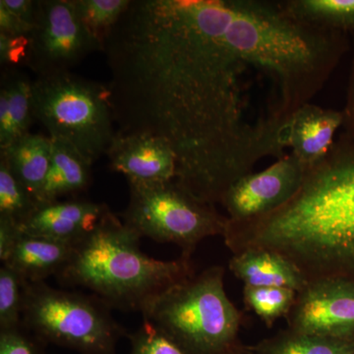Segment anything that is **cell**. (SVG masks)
I'll use <instances>...</instances> for the list:
<instances>
[{
  "instance_id": "1",
  "label": "cell",
  "mask_w": 354,
  "mask_h": 354,
  "mask_svg": "<svg viewBox=\"0 0 354 354\" xmlns=\"http://www.w3.org/2000/svg\"><path fill=\"white\" fill-rule=\"evenodd\" d=\"M102 53L118 132L167 140L181 187L216 206L253 172L243 120L247 31L239 0H131Z\"/></svg>"
},
{
  "instance_id": "2",
  "label": "cell",
  "mask_w": 354,
  "mask_h": 354,
  "mask_svg": "<svg viewBox=\"0 0 354 354\" xmlns=\"http://www.w3.org/2000/svg\"><path fill=\"white\" fill-rule=\"evenodd\" d=\"M223 237L232 255L259 249L283 256L306 283L354 281V146L339 137L290 200L257 218L227 220Z\"/></svg>"
},
{
  "instance_id": "3",
  "label": "cell",
  "mask_w": 354,
  "mask_h": 354,
  "mask_svg": "<svg viewBox=\"0 0 354 354\" xmlns=\"http://www.w3.org/2000/svg\"><path fill=\"white\" fill-rule=\"evenodd\" d=\"M141 237L111 209L94 230L74 245L57 278L64 286H81L111 307L142 313L147 305L191 274L190 258L162 261L140 248Z\"/></svg>"
},
{
  "instance_id": "4",
  "label": "cell",
  "mask_w": 354,
  "mask_h": 354,
  "mask_svg": "<svg viewBox=\"0 0 354 354\" xmlns=\"http://www.w3.org/2000/svg\"><path fill=\"white\" fill-rule=\"evenodd\" d=\"M141 314L189 354H234L242 346V316L227 297L221 266L167 288Z\"/></svg>"
},
{
  "instance_id": "5",
  "label": "cell",
  "mask_w": 354,
  "mask_h": 354,
  "mask_svg": "<svg viewBox=\"0 0 354 354\" xmlns=\"http://www.w3.org/2000/svg\"><path fill=\"white\" fill-rule=\"evenodd\" d=\"M32 116L50 138L71 144L92 165L116 134L108 87L72 71L36 76Z\"/></svg>"
},
{
  "instance_id": "6",
  "label": "cell",
  "mask_w": 354,
  "mask_h": 354,
  "mask_svg": "<svg viewBox=\"0 0 354 354\" xmlns=\"http://www.w3.org/2000/svg\"><path fill=\"white\" fill-rule=\"evenodd\" d=\"M97 297L25 283L23 327L41 341L80 354H116L125 330Z\"/></svg>"
},
{
  "instance_id": "7",
  "label": "cell",
  "mask_w": 354,
  "mask_h": 354,
  "mask_svg": "<svg viewBox=\"0 0 354 354\" xmlns=\"http://www.w3.org/2000/svg\"><path fill=\"white\" fill-rule=\"evenodd\" d=\"M129 183V203L122 221L140 237L171 243L190 258L208 237L223 236L227 216L191 195L176 181Z\"/></svg>"
},
{
  "instance_id": "8",
  "label": "cell",
  "mask_w": 354,
  "mask_h": 354,
  "mask_svg": "<svg viewBox=\"0 0 354 354\" xmlns=\"http://www.w3.org/2000/svg\"><path fill=\"white\" fill-rule=\"evenodd\" d=\"M26 64L36 76L71 71L104 46L79 19L72 0H36Z\"/></svg>"
},
{
  "instance_id": "9",
  "label": "cell",
  "mask_w": 354,
  "mask_h": 354,
  "mask_svg": "<svg viewBox=\"0 0 354 354\" xmlns=\"http://www.w3.org/2000/svg\"><path fill=\"white\" fill-rule=\"evenodd\" d=\"M293 332L354 341V281L330 279L307 283L288 315Z\"/></svg>"
},
{
  "instance_id": "10",
  "label": "cell",
  "mask_w": 354,
  "mask_h": 354,
  "mask_svg": "<svg viewBox=\"0 0 354 354\" xmlns=\"http://www.w3.org/2000/svg\"><path fill=\"white\" fill-rule=\"evenodd\" d=\"M305 171L304 165L290 153L262 171L239 179L221 199L227 220H250L278 209L297 192Z\"/></svg>"
},
{
  "instance_id": "11",
  "label": "cell",
  "mask_w": 354,
  "mask_h": 354,
  "mask_svg": "<svg viewBox=\"0 0 354 354\" xmlns=\"http://www.w3.org/2000/svg\"><path fill=\"white\" fill-rule=\"evenodd\" d=\"M106 156L115 172L128 183H167L176 179V156L167 140L147 134L116 131Z\"/></svg>"
},
{
  "instance_id": "12",
  "label": "cell",
  "mask_w": 354,
  "mask_h": 354,
  "mask_svg": "<svg viewBox=\"0 0 354 354\" xmlns=\"http://www.w3.org/2000/svg\"><path fill=\"white\" fill-rule=\"evenodd\" d=\"M109 211L106 205L88 200H58L38 205L19 227L24 234L75 245Z\"/></svg>"
},
{
  "instance_id": "13",
  "label": "cell",
  "mask_w": 354,
  "mask_h": 354,
  "mask_svg": "<svg viewBox=\"0 0 354 354\" xmlns=\"http://www.w3.org/2000/svg\"><path fill=\"white\" fill-rule=\"evenodd\" d=\"M342 124V111L324 109L310 102L290 118L288 147L305 169H308L328 155L335 144V133Z\"/></svg>"
},
{
  "instance_id": "14",
  "label": "cell",
  "mask_w": 354,
  "mask_h": 354,
  "mask_svg": "<svg viewBox=\"0 0 354 354\" xmlns=\"http://www.w3.org/2000/svg\"><path fill=\"white\" fill-rule=\"evenodd\" d=\"M73 244L32 236L21 232L19 239L6 263L25 283H41L57 276L69 262Z\"/></svg>"
},
{
  "instance_id": "15",
  "label": "cell",
  "mask_w": 354,
  "mask_h": 354,
  "mask_svg": "<svg viewBox=\"0 0 354 354\" xmlns=\"http://www.w3.org/2000/svg\"><path fill=\"white\" fill-rule=\"evenodd\" d=\"M228 268L244 286L286 288L298 292L307 283L290 261L272 251L255 249L234 254Z\"/></svg>"
},
{
  "instance_id": "16",
  "label": "cell",
  "mask_w": 354,
  "mask_h": 354,
  "mask_svg": "<svg viewBox=\"0 0 354 354\" xmlns=\"http://www.w3.org/2000/svg\"><path fill=\"white\" fill-rule=\"evenodd\" d=\"M91 167L92 164L71 144L64 140L51 139L50 169L38 205L82 192L90 184Z\"/></svg>"
},
{
  "instance_id": "17",
  "label": "cell",
  "mask_w": 354,
  "mask_h": 354,
  "mask_svg": "<svg viewBox=\"0 0 354 354\" xmlns=\"http://www.w3.org/2000/svg\"><path fill=\"white\" fill-rule=\"evenodd\" d=\"M50 137L30 132L1 150L0 157L37 203L50 169Z\"/></svg>"
},
{
  "instance_id": "18",
  "label": "cell",
  "mask_w": 354,
  "mask_h": 354,
  "mask_svg": "<svg viewBox=\"0 0 354 354\" xmlns=\"http://www.w3.org/2000/svg\"><path fill=\"white\" fill-rule=\"evenodd\" d=\"M295 19L320 28L354 34V0H281Z\"/></svg>"
},
{
  "instance_id": "19",
  "label": "cell",
  "mask_w": 354,
  "mask_h": 354,
  "mask_svg": "<svg viewBox=\"0 0 354 354\" xmlns=\"http://www.w3.org/2000/svg\"><path fill=\"white\" fill-rule=\"evenodd\" d=\"M250 348L256 354H354V341L328 339L286 329Z\"/></svg>"
},
{
  "instance_id": "20",
  "label": "cell",
  "mask_w": 354,
  "mask_h": 354,
  "mask_svg": "<svg viewBox=\"0 0 354 354\" xmlns=\"http://www.w3.org/2000/svg\"><path fill=\"white\" fill-rule=\"evenodd\" d=\"M0 88L6 93L11 144L18 137L29 133L35 121L32 116V80L17 68L10 67L2 73Z\"/></svg>"
},
{
  "instance_id": "21",
  "label": "cell",
  "mask_w": 354,
  "mask_h": 354,
  "mask_svg": "<svg viewBox=\"0 0 354 354\" xmlns=\"http://www.w3.org/2000/svg\"><path fill=\"white\" fill-rule=\"evenodd\" d=\"M79 19L104 46V39L127 10L131 0H72Z\"/></svg>"
},
{
  "instance_id": "22",
  "label": "cell",
  "mask_w": 354,
  "mask_h": 354,
  "mask_svg": "<svg viewBox=\"0 0 354 354\" xmlns=\"http://www.w3.org/2000/svg\"><path fill=\"white\" fill-rule=\"evenodd\" d=\"M297 292L286 288L244 286V302L268 326L290 313Z\"/></svg>"
},
{
  "instance_id": "23",
  "label": "cell",
  "mask_w": 354,
  "mask_h": 354,
  "mask_svg": "<svg viewBox=\"0 0 354 354\" xmlns=\"http://www.w3.org/2000/svg\"><path fill=\"white\" fill-rule=\"evenodd\" d=\"M38 207L35 198L0 160V218L20 225Z\"/></svg>"
},
{
  "instance_id": "24",
  "label": "cell",
  "mask_w": 354,
  "mask_h": 354,
  "mask_svg": "<svg viewBox=\"0 0 354 354\" xmlns=\"http://www.w3.org/2000/svg\"><path fill=\"white\" fill-rule=\"evenodd\" d=\"M25 281L13 270L0 268V330L19 329L23 324Z\"/></svg>"
},
{
  "instance_id": "25",
  "label": "cell",
  "mask_w": 354,
  "mask_h": 354,
  "mask_svg": "<svg viewBox=\"0 0 354 354\" xmlns=\"http://www.w3.org/2000/svg\"><path fill=\"white\" fill-rule=\"evenodd\" d=\"M129 339L130 354H189L144 319L139 329L130 335Z\"/></svg>"
},
{
  "instance_id": "26",
  "label": "cell",
  "mask_w": 354,
  "mask_h": 354,
  "mask_svg": "<svg viewBox=\"0 0 354 354\" xmlns=\"http://www.w3.org/2000/svg\"><path fill=\"white\" fill-rule=\"evenodd\" d=\"M28 44V37L15 38L0 32V62L2 66H6V68H16V65L21 62L25 64Z\"/></svg>"
},
{
  "instance_id": "27",
  "label": "cell",
  "mask_w": 354,
  "mask_h": 354,
  "mask_svg": "<svg viewBox=\"0 0 354 354\" xmlns=\"http://www.w3.org/2000/svg\"><path fill=\"white\" fill-rule=\"evenodd\" d=\"M22 327L0 330V354H39L36 342L23 332Z\"/></svg>"
},
{
  "instance_id": "28",
  "label": "cell",
  "mask_w": 354,
  "mask_h": 354,
  "mask_svg": "<svg viewBox=\"0 0 354 354\" xmlns=\"http://www.w3.org/2000/svg\"><path fill=\"white\" fill-rule=\"evenodd\" d=\"M344 114V124H342V138L346 140L354 146V50L353 60H351V72L346 90V104L342 109Z\"/></svg>"
},
{
  "instance_id": "29",
  "label": "cell",
  "mask_w": 354,
  "mask_h": 354,
  "mask_svg": "<svg viewBox=\"0 0 354 354\" xmlns=\"http://www.w3.org/2000/svg\"><path fill=\"white\" fill-rule=\"evenodd\" d=\"M21 235L19 225L8 218H0V260L6 263Z\"/></svg>"
},
{
  "instance_id": "30",
  "label": "cell",
  "mask_w": 354,
  "mask_h": 354,
  "mask_svg": "<svg viewBox=\"0 0 354 354\" xmlns=\"http://www.w3.org/2000/svg\"><path fill=\"white\" fill-rule=\"evenodd\" d=\"M32 28L31 25L16 17L0 1V32H4L15 38H23V37H29Z\"/></svg>"
},
{
  "instance_id": "31",
  "label": "cell",
  "mask_w": 354,
  "mask_h": 354,
  "mask_svg": "<svg viewBox=\"0 0 354 354\" xmlns=\"http://www.w3.org/2000/svg\"><path fill=\"white\" fill-rule=\"evenodd\" d=\"M4 6L16 17L24 21L27 24H34L36 1L35 0H0Z\"/></svg>"
},
{
  "instance_id": "32",
  "label": "cell",
  "mask_w": 354,
  "mask_h": 354,
  "mask_svg": "<svg viewBox=\"0 0 354 354\" xmlns=\"http://www.w3.org/2000/svg\"><path fill=\"white\" fill-rule=\"evenodd\" d=\"M234 354H256L250 346H241Z\"/></svg>"
}]
</instances>
